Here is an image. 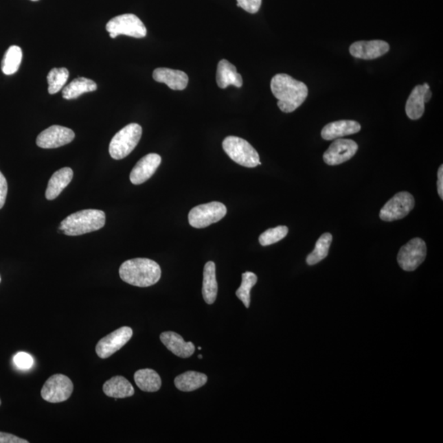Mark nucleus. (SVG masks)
Segmentation results:
<instances>
[{"label": "nucleus", "instance_id": "obj_1", "mask_svg": "<svg viewBox=\"0 0 443 443\" xmlns=\"http://www.w3.org/2000/svg\"><path fill=\"white\" fill-rule=\"evenodd\" d=\"M271 91L277 99V106L284 113H292L305 102L308 87L305 83L284 73L274 76L271 81Z\"/></svg>", "mask_w": 443, "mask_h": 443}, {"label": "nucleus", "instance_id": "obj_2", "mask_svg": "<svg viewBox=\"0 0 443 443\" xmlns=\"http://www.w3.org/2000/svg\"><path fill=\"white\" fill-rule=\"evenodd\" d=\"M121 280L139 288L153 286L161 277V269L154 260L137 258L125 261L120 266Z\"/></svg>", "mask_w": 443, "mask_h": 443}, {"label": "nucleus", "instance_id": "obj_3", "mask_svg": "<svg viewBox=\"0 0 443 443\" xmlns=\"http://www.w3.org/2000/svg\"><path fill=\"white\" fill-rule=\"evenodd\" d=\"M105 214L99 209H84L69 215L61 222L58 231L67 236H81L98 231L105 225Z\"/></svg>", "mask_w": 443, "mask_h": 443}, {"label": "nucleus", "instance_id": "obj_4", "mask_svg": "<svg viewBox=\"0 0 443 443\" xmlns=\"http://www.w3.org/2000/svg\"><path fill=\"white\" fill-rule=\"evenodd\" d=\"M142 136V128L137 124L124 126L113 137L109 154L113 159H122L128 156L138 145Z\"/></svg>", "mask_w": 443, "mask_h": 443}, {"label": "nucleus", "instance_id": "obj_5", "mask_svg": "<svg viewBox=\"0 0 443 443\" xmlns=\"http://www.w3.org/2000/svg\"><path fill=\"white\" fill-rule=\"evenodd\" d=\"M223 148L226 154L240 166L255 168L261 164L258 152L242 138L227 137L223 141Z\"/></svg>", "mask_w": 443, "mask_h": 443}, {"label": "nucleus", "instance_id": "obj_6", "mask_svg": "<svg viewBox=\"0 0 443 443\" xmlns=\"http://www.w3.org/2000/svg\"><path fill=\"white\" fill-rule=\"evenodd\" d=\"M226 214V206L220 202L214 201L194 207L190 211L188 220L190 225L195 229H205L220 221Z\"/></svg>", "mask_w": 443, "mask_h": 443}, {"label": "nucleus", "instance_id": "obj_7", "mask_svg": "<svg viewBox=\"0 0 443 443\" xmlns=\"http://www.w3.org/2000/svg\"><path fill=\"white\" fill-rule=\"evenodd\" d=\"M107 32L113 39L125 35L134 38L146 36L147 30L142 21L134 14H122L112 19L106 25Z\"/></svg>", "mask_w": 443, "mask_h": 443}, {"label": "nucleus", "instance_id": "obj_8", "mask_svg": "<svg viewBox=\"0 0 443 443\" xmlns=\"http://www.w3.org/2000/svg\"><path fill=\"white\" fill-rule=\"evenodd\" d=\"M73 391V383L66 375L57 374L50 377L42 387L41 395L45 402L60 403L69 400Z\"/></svg>", "mask_w": 443, "mask_h": 443}, {"label": "nucleus", "instance_id": "obj_9", "mask_svg": "<svg viewBox=\"0 0 443 443\" xmlns=\"http://www.w3.org/2000/svg\"><path fill=\"white\" fill-rule=\"evenodd\" d=\"M415 207V199L411 193L402 192L391 198L383 207L379 217L385 222L399 220L407 217Z\"/></svg>", "mask_w": 443, "mask_h": 443}, {"label": "nucleus", "instance_id": "obj_10", "mask_svg": "<svg viewBox=\"0 0 443 443\" xmlns=\"http://www.w3.org/2000/svg\"><path fill=\"white\" fill-rule=\"evenodd\" d=\"M427 255V247L419 238H413L399 251L398 261L405 271L411 272L424 262Z\"/></svg>", "mask_w": 443, "mask_h": 443}, {"label": "nucleus", "instance_id": "obj_11", "mask_svg": "<svg viewBox=\"0 0 443 443\" xmlns=\"http://www.w3.org/2000/svg\"><path fill=\"white\" fill-rule=\"evenodd\" d=\"M133 335V329L130 327H122L109 333L99 341L95 347L97 356L101 359H107L128 343Z\"/></svg>", "mask_w": 443, "mask_h": 443}, {"label": "nucleus", "instance_id": "obj_12", "mask_svg": "<svg viewBox=\"0 0 443 443\" xmlns=\"http://www.w3.org/2000/svg\"><path fill=\"white\" fill-rule=\"evenodd\" d=\"M358 150V145L350 139L339 138L332 143L323 154L324 162L334 166L351 159Z\"/></svg>", "mask_w": 443, "mask_h": 443}, {"label": "nucleus", "instance_id": "obj_13", "mask_svg": "<svg viewBox=\"0 0 443 443\" xmlns=\"http://www.w3.org/2000/svg\"><path fill=\"white\" fill-rule=\"evenodd\" d=\"M75 133L65 126L54 125L45 129L36 138V145L43 149H56L69 144L73 141Z\"/></svg>", "mask_w": 443, "mask_h": 443}, {"label": "nucleus", "instance_id": "obj_14", "mask_svg": "<svg viewBox=\"0 0 443 443\" xmlns=\"http://www.w3.org/2000/svg\"><path fill=\"white\" fill-rule=\"evenodd\" d=\"M161 157L157 154H149L137 162L130 174V181L134 185H141L155 174L161 163Z\"/></svg>", "mask_w": 443, "mask_h": 443}, {"label": "nucleus", "instance_id": "obj_15", "mask_svg": "<svg viewBox=\"0 0 443 443\" xmlns=\"http://www.w3.org/2000/svg\"><path fill=\"white\" fill-rule=\"evenodd\" d=\"M389 49V45L383 41H357L350 46V53L357 58L375 59L384 56Z\"/></svg>", "mask_w": 443, "mask_h": 443}, {"label": "nucleus", "instance_id": "obj_16", "mask_svg": "<svg viewBox=\"0 0 443 443\" xmlns=\"http://www.w3.org/2000/svg\"><path fill=\"white\" fill-rule=\"evenodd\" d=\"M155 81L164 83L174 91H183L188 87L189 78L183 71L159 67L153 73Z\"/></svg>", "mask_w": 443, "mask_h": 443}, {"label": "nucleus", "instance_id": "obj_17", "mask_svg": "<svg viewBox=\"0 0 443 443\" xmlns=\"http://www.w3.org/2000/svg\"><path fill=\"white\" fill-rule=\"evenodd\" d=\"M160 340L168 351L181 358L192 356L196 351L195 345L191 341L187 343L179 334L174 332H164L160 335Z\"/></svg>", "mask_w": 443, "mask_h": 443}, {"label": "nucleus", "instance_id": "obj_18", "mask_svg": "<svg viewBox=\"0 0 443 443\" xmlns=\"http://www.w3.org/2000/svg\"><path fill=\"white\" fill-rule=\"evenodd\" d=\"M361 126L352 120H341L330 122L324 126L321 136L324 140L332 141L360 132Z\"/></svg>", "mask_w": 443, "mask_h": 443}, {"label": "nucleus", "instance_id": "obj_19", "mask_svg": "<svg viewBox=\"0 0 443 443\" xmlns=\"http://www.w3.org/2000/svg\"><path fill=\"white\" fill-rule=\"evenodd\" d=\"M216 81L218 87L221 89L229 86L240 88L243 85L242 75L238 73L236 67L226 59H222L218 63Z\"/></svg>", "mask_w": 443, "mask_h": 443}, {"label": "nucleus", "instance_id": "obj_20", "mask_svg": "<svg viewBox=\"0 0 443 443\" xmlns=\"http://www.w3.org/2000/svg\"><path fill=\"white\" fill-rule=\"evenodd\" d=\"M73 177V171L70 168H63L54 172L49 179L45 192L46 199L53 201L69 185Z\"/></svg>", "mask_w": 443, "mask_h": 443}, {"label": "nucleus", "instance_id": "obj_21", "mask_svg": "<svg viewBox=\"0 0 443 443\" xmlns=\"http://www.w3.org/2000/svg\"><path fill=\"white\" fill-rule=\"evenodd\" d=\"M429 90L427 83L416 86L413 89L407 101L406 113L412 120H420L424 113V94Z\"/></svg>", "mask_w": 443, "mask_h": 443}, {"label": "nucleus", "instance_id": "obj_22", "mask_svg": "<svg viewBox=\"0 0 443 443\" xmlns=\"http://www.w3.org/2000/svg\"><path fill=\"white\" fill-rule=\"evenodd\" d=\"M103 391L105 395L115 399L130 398L135 394L132 383L122 376H115L109 379L104 384Z\"/></svg>", "mask_w": 443, "mask_h": 443}, {"label": "nucleus", "instance_id": "obj_23", "mask_svg": "<svg viewBox=\"0 0 443 443\" xmlns=\"http://www.w3.org/2000/svg\"><path fill=\"white\" fill-rule=\"evenodd\" d=\"M218 294V282L216 280V266L213 261H209L205 265L203 286L202 295L208 305H212L216 301Z\"/></svg>", "mask_w": 443, "mask_h": 443}, {"label": "nucleus", "instance_id": "obj_24", "mask_svg": "<svg viewBox=\"0 0 443 443\" xmlns=\"http://www.w3.org/2000/svg\"><path fill=\"white\" fill-rule=\"evenodd\" d=\"M134 380L137 387L143 391L155 392L162 385L161 378L154 370L143 369L134 374Z\"/></svg>", "mask_w": 443, "mask_h": 443}, {"label": "nucleus", "instance_id": "obj_25", "mask_svg": "<svg viewBox=\"0 0 443 443\" xmlns=\"http://www.w3.org/2000/svg\"><path fill=\"white\" fill-rule=\"evenodd\" d=\"M207 381L208 378L205 374L188 371L176 377L174 384L177 389L181 391H192L205 385Z\"/></svg>", "mask_w": 443, "mask_h": 443}, {"label": "nucleus", "instance_id": "obj_26", "mask_svg": "<svg viewBox=\"0 0 443 443\" xmlns=\"http://www.w3.org/2000/svg\"><path fill=\"white\" fill-rule=\"evenodd\" d=\"M96 90L97 85L94 81L86 78H78L63 88V97L65 100H74L78 98L84 93Z\"/></svg>", "mask_w": 443, "mask_h": 443}, {"label": "nucleus", "instance_id": "obj_27", "mask_svg": "<svg viewBox=\"0 0 443 443\" xmlns=\"http://www.w3.org/2000/svg\"><path fill=\"white\" fill-rule=\"evenodd\" d=\"M23 59V52L19 46L8 48L2 61V71L5 75H12L19 71Z\"/></svg>", "mask_w": 443, "mask_h": 443}, {"label": "nucleus", "instance_id": "obj_28", "mask_svg": "<svg viewBox=\"0 0 443 443\" xmlns=\"http://www.w3.org/2000/svg\"><path fill=\"white\" fill-rule=\"evenodd\" d=\"M332 242V236L330 234H324L320 236L315 245V250L307 256L306 263L309 265H315L326 258Z\"/></svg>", "mask_w": 443, "mask_h": 443}, {"label": "nucleus", "instance_id": "obj_29", "mask_svg": "<svg viewBox=\"0 0 443 443\" xmlns=\"http://www.w3.org/2000/svg\"><path fill=\"white\" fill-rule=\"evenodd\" d=\"M257 280H258V277L254 273H244L242 274V284L236 292V297L242 301L247 309L251 305V291L253 286L256 284Z\"/></svg>", "mask_w": 443, "mask_h": 443}, {"label": "nucleus", "instance_id": "obj_30", "mask_svg": "<svg viewBox=\"0 0 443 443\" xmlns=\"http://www.w3.org/2000/svg\"><path fill=\"white\" fill-rule=\"evenodd\" d=\"M69 78V71L65 67L53 69L47 76L48 91L50 95L56 94L65 86Z\"/></svg>", "mask_w": 443, "mask_h": 443}, {"label": "nucleus", "instance_id": "obj_31", "mask_svg": "<svg viewBox=\"0 0 443 443\" xmlns=\"http://www.w3.org/2000/svg\"><path fill=\"white\" fill-rule=\"evenodd\" d=\"M288 234V227L286 226H278L274 229L266 230L259 238L261 246L267 247L270 245L280 242L286 238Z\"/></svg>", "mask_w": 443, "mask_h": 443}, {"label": "nucleus", "instance_id": "obj_32", "mask_svg": "<svg viewBox=\"0 0 443 443\" xmlns=\"http://www.w3.org/2000/svg\"><path fill=\"white\" fill-rule=\"evenodd\" d=\"M14 364L20 370H28L33 365V358L29 354L19 352L14 358Z\"/></svg>", "mask_w": 443, "mask_h": 443}, {"label": "nucleus", "instance_id": "obj_33", "mask_svg": "<svg viewBox=\"0 0 443 443\" xmlns=\"http://www.w3.org/2000/svg\"><path fill=\"white\" fill-rule=\"evenodd\" d=\"M236 1H238V7L253 14L259 12L261 3H262V0H236Z\"/></svg>", "mask_w": 443, "mask_h": 443}, {"label": "nucleus", "instance_id": "obj_34", "mask_svg": "<svg viewBox=\"0 0 443 443\" xmlns=\"http://www.w3.org/2000/svg\"><path fill=\"white\" fill-rule=\"evenodd\" d=\"M8 194V183L5 177L0 172V209L5 204Z\"/></svg>", "mask_w": 443, "mask_h": 443}, {"label": "nucleus", "instance_id": "obj_35", "mask_svg": "<svg viewBox=\"0 0 443 443\" xmlns=\"http://www.w3.org/2000/svg\"><path fill=\"white\" fill-rule=\"evenodd\" d=\"M27 440L14 435V434L0 432V443H28Z\"/></svg>", "mask_w": 443, "mask_h": 443}, {"label": "nucleus", "instance_id": "obj_36", "mask_svg": "<svg viewBox=\"0 0 443 443\" xmlns=\"http://www.w3.org/2000/svg\"><path fill=\"white\" fill-rule=\"evenodd\" d=\"M438 192L441 199H443V166H441L438 172Z\"/></svg>", "mask_w": 443, "mask_h": 443}, {"label": "nucleus", "instance_id": "obj_37", "mask_svg": "<svg viewBox=\"0 0 443 443\" xmlns=\"http://www.w3.org/2000/svg\"><path fill=\"white\" fill-rule=\"evenodd\" d=\"M431 98H432V92L431 91L429 90L424 94V103H428L430 99Z\"/></svg>", "mask_w": 443, "mask_h": 443}, {"label": "nucleus", "instance_id": "obj_38", "mask_svg": "<svg viewBox=\"0 0 443 443\" xmlns=\"http://www.w3.org/2000/svg\"><path fill=\"white\" fill-rule=\"evenodd\" d=\"M198 358L202 359V358H203V356H202L201 354H199V356H198Z\"/></svg>", "mask_w": 443, "mask_h": 443}, {"label": "nucleus", "instance_id": "obj_39", "mask_svg": "<svg viewBox=\"0 0 443 443\" xmlns=\"http://www.w3.org/2000/svg\"><path fill=\"white\" fill-rule=\"evenodd\" d=\"M198 350H199V351H201V347L198 348Z\"/></svg>", "mask_w": 443, "mask_h": 443}, {"label": "nucleus", "instance_id": "obj_40", "mask_svg": "<svg viewBox=\"0 0 443 443\" xmlns=\"http://www.w3.org/2000/svg\"><path fill=\"white\" fill-rule=\"evenodd\" d=\"M1 399H0V406H1Z\"/></svg>", "mask_w": 443, "mask_h": 443}, {"label": "nucleus", "instance_id": "obj_41", "mask_svg": "<svg viewBox=\"0 0 443 443\" xmlns=\"http://www.w3.org/2000/svg\"><path fill=\"white\" fill-rule=\"evenodd\" d=\"M32 1H38V0H32Z\"/></svg>", "mask_w": 443, "mask_h": 443}, {"label": "nucleus", "instance_id": "obj_42", "mask_svg": "<svg viewBox=\"0 0 443 443\" xmlns=\"http://www.w3.org/2000/svg\"><path fill=\"white\" fill-rule=\"evenodd\" d=\"M0 282H1V277H0Z\"/></svg>", "mask_w": 443, "mask_h": 443}]
</instances>
